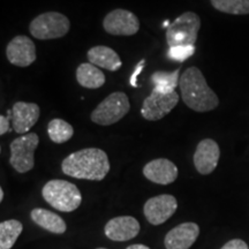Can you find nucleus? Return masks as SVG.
Returning <instances> with one entry per match:
<instances>
[{
  "label": "nucleus",
  "mask_w": 249,
  "mask_h": 249,
  "mask_svg": "<svg viewBox=\"0 0 249 249\" xmlns=\"http://www.w3.org/2000/svg\"><path fill=\"white\" fill-rule=\"evenodd\" d=\"M39 138L36 133L18 136L11 143L9 163L18 173H27L35 166L34 154L38 147Z\"/></svg>",
  "instance_id": "obj_7"
},
{
  "label": "nucleus",
  "mask_w": 249,
  "mask_h": 249,
  "mask_svg": "<svg viewBox=\"0 0 249 249\" xmlns=\"http://www.w3.org/2000/svg\"><path fill=\"white\" fill-rule=\"evenodd\" d=\"M87 58L90 64L110 71H119L123 66L119 54L113 49L105 45L93 46L87 52Z\"/></svg>",
  "instance_id": "obj_17"
},
{
  "label": "nucleus",
  "mask_w": 249,
  "mask_h": 249,
  "mask_svg": "<svg viewBox=\"0 0 249 249\" xmlns=\"http://www.w3.org/2000/svg\"><path fill=\"white\" fill-rule=\"evenodd\" d=\"M129 110L128 96L123 91H116L99 103L90 114V119L99 126H111L123 119Z\"/></svg>",
  "instance_id": "obj_5"
},
{
  "label": "nucleus",
  "mask_w": 249,
  "mask_h": 249,
  "mask_svg": "<svg viewBox=\"0 0 249 249\" xmlns=\"http://www.w3.org/2000/svg\"><path fill=\"white\" fill-rule=\"evenodd\" d=\"M61 170L71 178L101 181L110 172V161L102 149L86 148L68 155L62 160Z\"/></svg>",
  "instance_id": "obj_1"
},
{
  "label": "nucleus",
  "mask_w": 249,
  "mask_h": 249,
  "mask_svg": "<svg viewBox=\"0 0 249 249\" xmlns=\"http://www.w3.org/2000/svg\"><path fill=\"white\" fill-rule=\"evenodd\" d=\"M220 249H249L248 245L241 239H233L225 244Z\"/></svg>",
  "instance_id": "obj_25"
},
{
  "label": "nucleus",
  "mask_w": 249,
  "mask_h": 249,
  "mask_svg": "<svg viewBox=\"0 0 249 249\" xmlns=\"http://www.w3.org/2000/svg\"><path fill=\"white\" fill-rule=\"evenodd\" d=\"M40 116V108L36 103L17 102L12 107V124L15 133L24 134L35 126Z\"/></svg>",
  "instance_id": "obj_12"
},
{
  "label": "nucleus",
  "mask_w": 249,
  "mask_h": 249,
  "mask_svg": "<svg viewBox=\"0 0 249 249\" xmlns=\"http://www.w3.org/2000/svg\"><path fill=\"white\" fill-rule=\"evenodd\" d=\"M178 209V201L173 195L161 194L145 202L143 213L152 225H160L171 218Z\"/></svg>",
  "instance_id": "obj_10"
},
{
  "label": "nucleus",
  "mask_w": 249,
  "mask_h": 249,
  "mask_svg": "<svg viewBox=\"0 0 249 249\" xmlns=\"http://www.w3.org/2000/svg\"><path fill=\"white\" fill-rule=\"evenodd\" d=\"M4 201V191H2V188H0V202Z\"/></svg>",
  "instance_id": "obj_29"
},
{
  "label": "nucleus",
  "mask_w": 249,
  "mask_h": 249,
  "mask_svg": "<svg viewBox=\"0 0 249 249\" xmlns=\"http://www.w3.org/2000/svg\"><path fill=\"white\" fill-rule=\"evenodd\" d=\"M217 11L232 15L249 14V0H210Z\"/></svg>",
  "instance_id": "obj_23"
},
{
  "label": "nucleus",
  "mask_w": 249,
  "mask_h": 249,
  "mask_svg": "<svg viewBox=\"0 0 249 249\" xmlns=\"http://www.w3.org/2000/svg\"><path fill=\"white\" fill-rule=\"evenodd\" d=\"M71 29V22L66 15L58 12H46L31 21L29 31L39 40L57 39L66 36Z\"/></svg>",
  "instance_id": "obj_6"
},
{
  "label": "nucleus",
  "mask_w": 249,
  "mask_h": 249,
  "mask_svg": "<svg viewBox=\"0 0 249 249\" xmlns=\"http://www.w3.org/2000/svg\"><path fill=\"white\" fill-rule=\"evenodd\" d=\"M200 28V17L194 12H186L177 18L166 28L167 44L170 48L195 45Z\"/></svg>",
  "instance_id": "obj_4"
},
{
  "label": "nucleus",
  "mask_w": 249,
  "mask_h": 249,
  "mask_svg": "<svg viewBox=\"0 0 249 249\" xmlns=\"http://www.w3.org/2000/svg\"><path fill=\"white\" fill-rule=\"evenodd\" d=\"M195 53V45L188 46H172L169 50V58L174 61H185L188 58H191Z\"/></svg>",
  "instance_id": "obj_24"
},
{
  "label": "nucleus",
  "mask_w": 249,
  "mask_h": 249,
  "mask_svg": "<svg viewBox=\"0 0 249 249\" xmlns=\"http://www.w3.org/2000/svg\"><path fill=\"white\" fill-rule=\"evenodd\" d=\"M96 249H107V248H96Z\"/></svg>",
  "instance_id": "obj_30"
},
{
  "label": "nucleus",
  "mask_w": 249,
  "mask_h": 249,
  "mask_svg": "<svg viewBox=\"0 0 249 249\" xmlns=\"http://www.w3.org/2000/svg\"><path fill=\"white\" fill-rule=\"evenodd\" d=\"M76 81L87 89H98L105 85V75L97 66L83 62L76 68Z\"/></svg>",
  "instance_id": "obj_19"
},
{
  "label": "nucleus",
  "mask_w": 249,
  "mask_h": 249,
  "mask_svg": "<svg viewBox=\"0 0 249 249\" xmlns=\"http://www.w3.org/2000/svg\"><path fill=\"white\" fill-rule=\"evenodd\" d=\"M220 157V149L213 139H204L198 143L194 154L195 169L200 174L207 176L217 167Z\"/></svg>",
  "instance_id": "obj_13"
},
{
  "label": "nucleus",
  "mask_w": 249,
  "mask_h": 249,
  "mask_svg": "<svg viewBox=\"0 0 249 249\" xmlns=\"http://www.w3.org/2000/svg\"><path fill=\"white\" fill-rule=\"evenodd\" d=\"M178 167L166 158H158L145 164L143 176L158 185H170L178 178Z\"/></svg>",
  "instance_id": "obj_15"
},
{
  "label": "nucleus",
  "mask_w": 249,
  "mask_h": 249,
  "mask_svg": "<svg viewBox=\"0 0 249 249\" xmlns=\"http://www.w3.org/2000/svg\"><path fill=\"white\" fill-rule=\"evenodd\" d=\"M43 198L61 213L75 211L82 202V195L79 188L66 180H50L42 189Z\"/></svg>",
  "instance_id": "obj_3"
},
{
  "label": "nucleus",
  "mask_w": 249,
  "mask_h": 249,
  "mask_svg": "<svg viewBox=\"0 0 249 249\" xmlns=\"http://www.w3.org/2000/svg\"><path fill=\"white\" fill-rule=\"evenodd\" d=\"M6 55L12 65L18 67H28L36 61L35 43L26 35L15 36L7 44Z\"/></svg>",
  "instance_id": "obj_11"
},
{
  "label": "nucleus",
  "mask_w": 249,
  "mask_h": 249,
  "mask_svg": "<svg viewBox=\"0 0 249 249\" xmlns=\"http://www.w3.org/2000/svg\"><path fill=\"white\" fill-rule=\"evenodd\" d=\"M126 249H150L148 247V246H144V245H141V244H136V245H132V246H128Z\"/></svg>",
  "instance_id": "obj_28"
},
{
  "label": "nucleus",
  "mask_w": 249,
  "mask_h": 249,
  "mask_svg": "<svg viewBox=\"0 0 249 249\" xmlns=\"http://www.w3.org/2000/svg\"><path fill=\"white\" fill-rule=\"evenodd\" d=\"M180 68L174 71H155L151 75V82L154 89L163 93H170L176 91V88L180 82Z\"/></svg>",
  "instance_id": "obj_20"
},
{
  "label": "nucleus",
  "mask_w": 249,
  "mask_h": 249,
  "mask_svg": "<svg viewBox=\"0 0 249 249\" xmlns=\"http://www.w3.org/2000/svg\"><path fill=\"white\" fill-rule=\"evenodd\" d=\"M141 226L138 219L130 216L112 218L105 225L104 233L112 241H128L140 233Z\"/></svg>",
  "instance_id": "obj_14"
},
{
  "label": "nucleus",
  "mask_w": 249,
  "mask_h": 249,
  "mask_svg": "<svg viewBox=\"0 0 249 249\" xmlns=\"http://www.w3.org/2000/svg\"><path fill=\"white\" fill-rule=\"evenodd\" d=\"M144 65H145V60H144V59H143V60H141L138 65H136L135 71H134L132 77H130V85H132L134 88H138V83H136V79H138V75H139L140 73H141L142 68L144 67Z\"/></svg>",
  "instance_id": "obj_26"
},
{
  "label": "nucleus",
  "mask_w": 249,
  "mask_h": 249,
  "mask_svg": "<svg viewBox=\"0 0 249 249\" xmlns=\"http://www.w3.org/2000/svg\"><path fill=\"white\" fill-rule=\"evenodd\" d=\"M179 99L180 97L177 91L163 93L154 89L150 95L143 101L141 107L142 117L149 121L163 119L177 107Z\"/></svg>",
  "instance_id": "obj_8"
},
{
  "label": "nucleus",
  "mask_w": 249,
  "mask_h": 249,
  "mask_svg": "<svg viewBox=\"0 0 249 249\" xmlns=\"http://www.w3.org/2000/svg\"><path fill=\"white\" fill-rule=\"evenodd\" d=\"M30 217L34 223L46 230V231L54 233V234H62L66 232V223L59 214L52 213L42 208H36L30 213Z\"/></svg>",
  "instance_id": "obj_18"
},
{
  "label": "nucleus",
  "mask_w": 249,
  "mask_h": 249,
  "mask_svg": "<svg viewBox=\"0 0 249 249\" xmlns=\"http://www.w3.org/2000/svg\"><path fill=\"white\" fill-rule=\"evenodd\" d=\"M179 87L183 103L193 111L209 112L219 105V98L197 67H189L183 71Z\"/></svg>",
  "instance_id": "obj_2"
},
{
  "label": "nucleus",
  "mask_w": 249,
  "mask_h": 249,
  "mask_svg": "<svg viewBox=\"0 0 249 249\" xmlns=\"http://www.w3.org/2000/svg\"><path fill=\"white\" fill-rule=\"evenodd\" d=\"M9 129V117L0 116V135H5Z\"/></svg>",
  "instance_id": "obj_27"
},
{
  "label": "nucleus",
  "mask_w": 249,
  "mask_h": 249,
  "mask_svg": "<svg viewBox=\"0 0 249 249\" xmlns=\"http://www.w3.org/2000/svg\"><path fill=\"white\" fill-rule=\"evenodd\" d=\"M48 134L52 142L62 144L73 138L74 128L67 121L55 118L50 121L48 124Z\"/></svg>",
  "instance_id": "obj_22"
},
{
  "label": "nucleus",
  "mask_w": 249,
  "mask_h": 249,
  "mask_svg": "<svg viewBox=\"0 0 249 249\" xmlns=\"http://www.w3.org/2000/svg\"><path fill=\"white\" fill-rule=\"evenodd\" d=\"M200 234V227L195 223H182L176 226L165 236L166 249H189Z\"/></svg>",
  "instance_id": "obj_16"
},
{
  "label": "nucleus",
  "mask_w": 249,
  "mask_h": 249,
  "mask_svg": "<svg viewBox=\"0 0 249 249\" xmlns=\"http://www.w3.org/2000/svg\"><path fill=\"white\" fill-rule=\"evenodd\" d=\"M103 28L113 36H133L140 30V20L132 12L117 8L107 14L103 20Z\"/></svg>",
  "instance_id": "obj_9"
},
{
  "label": "nucleus",
  "mask_w": 249,
  "mask_h": 249,
  "mask_svg": "<svg viewBox=\"0 0 249 249\" xmlns=\"http://www.w3.org/2000/svg\"><path fill=\"white\" fill-rule=\"evenodd\" d=\"M23 231L21 222L9 219L0 223V249H11Z\"/></svg>",
  "instance_id": "obj_21"
}]
</instances>
